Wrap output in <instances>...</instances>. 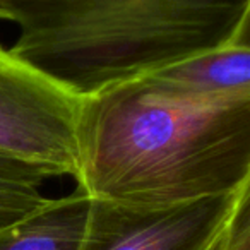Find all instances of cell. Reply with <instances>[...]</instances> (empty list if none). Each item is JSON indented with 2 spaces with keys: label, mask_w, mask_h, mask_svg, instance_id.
<instances>
[{
  "label": "cell",
  "mask_w": 250,
  "mask_h": 250,
  "mask_svg": "<svg viewBox=\"0 0 250 250\" xmlns=\"http://www.w3.org/2000/svg\"><path fill=\"white\" fill-rule=\"evenodd\" d=\"M77 188L125 206L184 204L250 182V89L206 94L154 76L86 96Z\"/></svg>",
  "instance_id": "obj_1"
},
{
  "label": "cell",
  "mask_w": 250,
  "mask_h": 250,
  "mask_svg": "<svg viewBox=\"0 0 250 250\" xmlns=\"http://www.w3.org/2000/svg\"><path fill=\"white\" fill-rule=\"evenodd\" d=\"M11 52L81 96L250 33V0H0Z\"/></svg>",
  "instance_id": "obj_2"
},
{
  "label": "cell",
  "mask_w": 250,
  "mask_h": 250,
  "mask_svg": "<svg viewBox=\"0 0 250 250\" xmlns=\"http://www.w3.org/2000/svg\"><path fill=\"white\" fill-rule=\"evenodd\" d=\"M86 96L0 46V156L45 173L76 177Z\"/></svg>",
  "instance_id": "obj_3"
},
{
  "label": "cell",
  "mask_w": 250,
  "mask_h": 250,
  "mask_svg": "<svg viewBox=\"0 0 250 250\" xmlns=\"http://www.w3.org/2000/svg\"><path fill=\"white\" fill-rule=\"evenodd\" d=\"M231 194L160 208L91 199L81 250H223V240L240 197Z\"/></svg>",
  "instance_id": "obj_4"
},
{
  "label": "cell",
  "mask_w": 250,
  "mask_h": 250,
  "mask_svg": "<svg viewBox=\"0 0 250 250\" xmlns=\"http://www.w3.org/2000/svg\"><path fill=\"white\" fill-rule=\"evenodd\" d=\"M91 199L79 188L0 228V250H81Z\"/></svg>",
  "instance_id": "obj_5"
},
{
  "label": "cell",
  "mask_w": 250,
  "mask_h": 250,
  "mask_svg": "<svg viewBox=\"0 0 250 250\" xmlns=\"http://www.w3.org/2000/svg\"><path fill=\"white\" fill-rule=\"evenodd\" d=\"M149 76V74H147ZM151 76L195 93L218 94L250 89V33L226 45Z\"/></svg>",
  "instance_id": "obj_6"
},
{
  "label": "cell",
  "mask_w": 250,
  "mask_h": 250,
  "mask_svg": "<svg viewBox=\"0 0 250 250\" xmlns=\"http://www.w3.org/2000/svg\"><path fill=\"white\" fill-rule=\"evenodd\" d=\"M45 173L0 156V228L12 225L43 206Z\"/></svg>",
  "instance_id": "obj_7"
},
{
  "label": "cell",
  "mask_w": 250,
  "mask_h": 250,
  "mask_svg": "<svg viewBox=\"0 0 250 250\" xmlns=\"http://www.w3.org/2000/svg\"><path fill=\"white\" fill-rule=\"evenodd\" d=\"M223 250H250V190L236 204L225 233Z\"/></svg>",
  "instance_id": "obj_8"
},
{
  "label": "cell",
  "mask_w": 250,
  "mask_h": 250,
  "mask_svg": "<svg viewBox=\"0 0 250 250\" xmlns=\"http://www.w3.org/2000/svg\"><path fill=\"white\" fill-rule=\"evenodd\" d=\"M0 21H5V16H4V9H2V4H0Z\"/></svg>",
  "instance_id": "obj_9"
}]
</instances>
